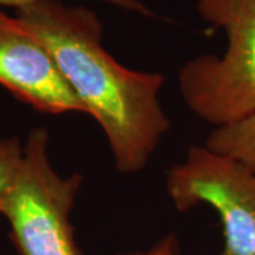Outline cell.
<instances>
[{
    "label": "cell",
    "mask_w": 255,
    "mask_h": 255,
    "mask_svg": "<svg viewBox=\"0 0 255 255\" xmlns=\"http://www.w3.org/2000/svg\"><path fill=\"white\" fill-rule=\"evenodd\" d=\"M16 18L48 48L87 115L102 128L119 173L142 172L170 130L160 102L162 74L122 65L104 46L94 10L40 0L16 9Z\"/></svg>",
    "instance_id": "1"
},
{
    "label": "cell",
    "mask_w": 255,
    "mask_h": 255,
    "mask_svg": "<svg viewBox=\"0 0 255 255\" xmlns=\"http://www.w3.org/2000/svg\"><path fill=\"white\" fill-rule=\"evenodd\" d=\"M200 17L227 37L221 55L191 58L179 71L187 108L213 128L255 114V0H197Z\"/></svg>",
    "instance_id": "2"
},
{
    "label": "cell",
    "mask_w": 255,
    "mask_h": 255,
    "mask_svg": "<svg viewBox=\"0 0 255 255\" xmlns=\"http://www.w3.org/2000/svg\"><path fill=\"white\" fill-rule=\"evenodd\" d=\"M82 174L61 177L48 157V132L36 128L24 145L17 176L0 207L20 255H82L71 211Z\"/></svg>",
    "instance_id": "3"
},
{
    "label": "cell",
    "mask_w": 255,
    "mask_h": 255,
    "mask_svg": "<svg viewBox=\"0 0 255 255\" xmlns=\"http://www.w3.org/2000/svg\"><path fill=\"white\" fill-rule=\"evenodd\" d=\"M166 190L179 211L200 204L217 211L224 238L219 255H255L254 170L207 146H191L167 170Z\"/></svg>",
    "instance_id": "4"
},
{
    "label": "cell",
    "mask_w": 255,
    "mask_h": 255,
    "mask_svg": "<svg viewBox=\"0 0 255 255\" xmlns=\"http://www.w3.org/2000/svg\"><path fill=\"white\" fill-rule=\"evenodd\" d=\"M0 85L31 108L61 115L87 114L51 53L16 16L0 10Z\"/></svg>",
    "instance_id": "5"
},
{
    "label": "cell",
    "mask_w": 255,
    "mask_h": 255,
    "mask_svg": "<svg viewBox=\"0 0 255 255\" xmlns=\"http://www.w3.org/2000/svg\"><path fill=\"white\" fill-rule=\"evenodd\" d=\"M204 146L236 159L255 172V114L228 125L213 128Z\"/></svg>",
    "instance_id": "6"
},
{
    "label": "cell",
    "mask_w": 255,
    "mask_h": 255,
    "mask_svg": "<svg viewBox=\"0 0 255 255\" xmlns=\"http://www.w3.org/2000/svg\"><path fill=\"white\" fill-rule=\"evenodd\" d=\"M23 152L17 137H0V207L17 176Z\"/></svg>",
    "instance_id": "7"
},
{
    "label": "cell",
    "mask_w": 255,
    "mask_h": 255,
    "mask_svg": "<svg viewBox=\"0 0 255 255\" xmlns=\"http://www.w3.org/2000/svg\"><path fill=\"white\" fill-rule=\"evenodd\" d=\"M40 0H0V7H7L11 6L14 9H20L23 6H27L31 3H36ZM104 3H108L114 7H118L121 10H125L129 13H135L146 17H156V14L152 11V9L147 7L142 0H101Z\"/></svg>",
    "instance_id": "8"
},
{
    "label": "cell",
    "mask_w": 255,
    "mask_h": 255,
    "mask_svg": "<svg viewBox=\"0 0 255 255\" xmlns=\"http://www.w3.org/2000/svg\"><path fill=\"white\" fill-rule=\"evenodd\" d=\"M180 254V243L174 234H169L166 237L160 238L157 243L143 251H133L125 254L117 255H179Z\"/></svg>",
    "instance_id": "9"
}]
</instances>
